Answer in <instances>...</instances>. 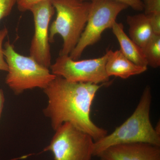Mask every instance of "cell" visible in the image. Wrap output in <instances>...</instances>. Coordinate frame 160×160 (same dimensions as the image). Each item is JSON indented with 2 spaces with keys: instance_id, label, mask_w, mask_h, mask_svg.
I'll return each instance as SVG.
<instances>
[{
  "instance_id": "obj_17",
  "label": "cell",
  "mask_w": 160,
  "mask_h": 160,
  "mask_svg": "<svg viewBox=\"0 0 160 160\" xmlns=\"http://www.w3.org/2000/svg\"><path fill=\"white\" fill-rule=\"evenodd\" d=\"M82 1H92L93 0H81ZM123 3L128 7H131L135 10L142 11L144 10V6L142 0H111Z\"/></svg>"
},
{
  "instance_id": "obj_19",
  "label": "cell",
  "mask_w": 160,
  "mask_h": 160,
  "mask_svg": "<svg viewBox=\"0 0 160 160\" xmlns=\"http://www.w3.org/2000/svg\"><path fill=\"white\" fill-rule=\"evenodd\" d=\"M45 0H17L18 9L21 12L29 10V9L35 4Z\"/></svg>"
},
{
  "instance_id": "obj_1",
  "label": "cell",
  "mask_w": 160,
  "mask_h": 160,
  "mask_svg": "<svg viewBox=\"0 0 160 160\" xmlns=\"http://www.w3.org/2000/svg\"><path fill=\"white\" fill-rule=\"evenodd\" d=\"M105 84L73 82L56 76L44 90L48 104L43 110L55 131L69 122L91 136L94 142L102 138L108 132L91 120V106L98 91Z\"/></svg>"
},
{
  "instance_id": "obj_7",
  "label": "cell",
  "mask_w": 160,
  "mask_h": 160,
  "mask_svg": "<svg viewBox=\"0 0 160 160\" xmlns=\"http://www.w3.org/2000/svg\"><path fill=\"white\" fill-rule=\"evenodd\" d=\"M107 55L101 57L78 61L69 55L59 56L50 66L51 73L73 82L109 84V78L106 73Z\"/></svg>"
},
{
  "instance_id": "obj_3",
  "label": "cell",
  "mask_w": 160,
  "mask_h": 160,
  "mask_svg": "<svg viewBox=\"0 0 160 160\" xmlns=\"http://www.w3.org/2000/svg\"><path fill=\"white\" fill-rule=\"evenodd\" d=\"M56 17L49 29V42L59 34L63 40L59 56L69 55L77 45L87 23L91 1L51 0Z\"/></svg>"
},
{
  "instance_id": "obj_6",
  "label": "cell",
  "mask_w": 160,
  "mask_h": 160,
  "mask_svg": "<svg viewBox=\"0 0 160 160\" xmlns=\"http://www.w3.org/2000/svg\"><path fill=\"white\" fill-rule=\"evenodd\" d=\"M94 141L91 136L69 122L60 126L44 150L54 160H92Z\"/></svg>"
},
{
  "instance_id": "obj_5",
  "label": "cell",
  "mask_w": 160,
  "mask_h": 160,
  "mask_svg": "<svg viewBox=\"0 0 160 160\" xmlns=\"http://www.w3.org/2000/svg\"><path fill=\"white\" fill-rule=\"evenodd\" d=\"M128 7L123 3L111 0L91 1L86 27L69 57L73 60L78 59L87 47L101 39L104 31L111 28L118 15Z\"/></svg>"
},
{
  "instance_id": "obj_15",
  "label": "cell",
  "mask_w": 160,
  "mask_h": 160,
  "mask_svg": "<svg viewBox=\"0 0 160 160\" xmlns=\"http://www.w3.org/2000/svg\"><path fill=\"white\" fill-rule=\"evenodd\" d=\"M17 0H0V21L9 16Z\"/></svg>"
},
{
  "instance_id": "obj_10",
  "label": "cell",
  "mask_w": 160,
  "mask_h": 160,
  "mask_svg": "<svg viewBox=\"0 0 160 160\" xmlns=\"http://www.w3.org/2000/svg\"><path fill=\"white\" fill-rule=\"evenodd\" d=\"M106 54V70L109 77L115 76L126 79L132 76L142 74L147 70V67L132 62L120 50H108Z\"/></svg>"
},
{
  "instance_id": "obj_11",
  "label": "cell",
  "mask_w": 160,
  "mask_h": 160,
  "mask_svg": "<svg viewBox=\"0 0 160 160\" xmlns=\"http://www.w3.org/2000/svg\"><path fill=\"white\" fill-rule=\"evenodd\" d=\"M112 32L117 39L121 51L126 58L138 66L148 67L142 49L126 34L122 23L115 22L112 27Z\"/></svg>"
},
{
  "instance_id": "obj_20",
  "label": "cell",
  "mask_w": 160,
  "mask_h": 160,
  "mask_svg": "<svg viewBox=\"0 0 160 160\" xmlns=\"http://www.w3.org/2000/svg\"><path fill=\"white\" fill-rule=\"evenodd\" d=\"M5 102V98L4 92H3L2 89H0V119L2 116Z\"/></svg>"
},
{
  "instance_id": "obj_2",
  "label": "cell",
  "mask_w": 160,
  "mask_h": 160,
  "mask_svg": "<svg viewBox=\"0 0 160 160\" xmlns=\"http://www.w3.org/2000/svg\"><path fill=\"white\" fill-rule=\"evenodd\" d=\"M151 89L146 86L134 112L121 126L109 135L94 142L93 156L108 147L128 143L143 142L160 146V134L150 120Z\"/></svg>"
},
{
  "instance_id": "obj_18",
  "label": "cell",
  "mask_w": 160,
  "mask_h": 160,
  "mask_svg": "<svg viewBox=\"0 0 160 160\" xmlns=\"http://www.w3.org/2000/svg\"><path fill=\"white\" fill-rule=\"evenodd\" d=\"M146 14L149 17L154 34L160 35V13Z\"/></svg>"
},
{
  "instance_id": "obj_8",
  "label": "cell",
  "mask_w": 160,
  "mask_h": 160,
  "mask_svg": "<svg viewBox=\"0 0 160 160\" xmlns=\"http://www.w3.org/2000/svg\"><path fill=\"white\" fill-rule=\"evenodd\" d=\"M34 19L35 32L30 47V56L46 68L51 66L49 24L55 13L51 0L37 3L29 9Z\"/></svg>"
},
{
  "instance_id": "obj_14",
  "label": "cell",
  "mask_w": 160,
  "mask_h": 160,
  "mask_svg": "<svg viewBox=\"0 0 160 160\" xmlns=\"http://www.w3.org/2000/svg\"><path fill=\"white\" fill-rule=\"evenodd\" d=\"M8 34V29L6 27L0 30V71H8V66L4 58L2 47L4 40Z\"/></svg>"
},
{
  "instance_id": "obj_12",
  "label": "cell",
  "mask_w": 160,
  "mask_h": 160,
  "mask_svg": "<svg viewBox=\"0 0 160 160\" xmlns=\"http://www.w3.org/2000/svg\"><path fill=\"white\" fill-rule=\"evenodd\" d=\"M126 22L129 27V37L141 48L154 36L149 17L146 13L128 16Z\"/></svg>"
},
{
  "instance_id": "obj_16",
  "label": "cell",
  "mask_w": 160,
  "mask_h": 160,
  "mask_svg": "<svg viewBox=\"0 0 160 160\" xmlns=\"http://www.w3.org/2000/svg\"><path fill=\"white\" fill-rule=\"evenodd\" d=\"M145 13H160V0H143Z\"/></svg>"
},
{
  "instance_id": "obj_9",
  "label": "cell",
  "mask_w": 160,
  "mask_h": 160,
  "mask_svg": "<svg viewBox=\"0 0 160 160\" xmlns=\"http://www.w3.org/2000/svg\"><path fill=\"white\" fill-rule=\"evenodd\" d=\"M97 157L101 160H160V146L143 142L119 144Z\"/></svg>"
},
{
  "instance_id": "obj_4",
  "label": "cell",
  "mask_w": 160,
  "mask_h": 160,
  "mask_svg": "<svg viewBox=\"0 0 160 160\" xmlns=\"http://www.w3.org/2000/svg\"><path fill=\"white\" fill-rule=\"evenodd\" d=\"M3 54L8 66L6 83L15 94L35 88L44 89L56 77L31 56L17 52L9 41L4 44Z\"/></svg>"
},
{
  "instance_id": "obj_13",
  "label": "cell",
  "mask_w": 160,
  "mask_h": 160,
  "mask_svg": "<svg viewBox=\"0 0 160 160\" xmlns=\"http://www.w3.org/2000/svg\"><path fill=\"white\" fill-rule=\"evenodd\" d=\"M148 66L157 68L160 66V35L154 34L142 48Z\"/></svg>"
}]
</instances>
